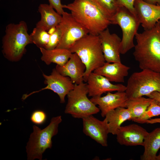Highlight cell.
<instances>
[{"instance_id":"obj_1","label":"cell","mask_w":160,"mask_h":160,"mask_svg":"<svg viewBox=\"0 0 160 160\" xmlns=\"http://www.w3.org/2000/svg\"><path fill=\"white\" fill-rule=\"evenodd\" d=\"M133 55L141 70L160 73V20L152 28L135 36Z\"/></svg>"},{"instance_id":"obj_2","label":"cell","mask_w":160,"mask_h":160,"mask_svg":"<svg viewBox=\"0 0 160 160\" xmlns=\"http://www.w3.org/2000/svg\"><path fill=\"white\" fill-rule=\"evenodd\" d=\"M63 6L89 34L98 35L111 24L110 17L94 0H74Z\"/></svg>"},{"instance_id":"obj_3","label":"cell","mask_w":160,"mask_h":160,"mask_svg":"<svg viewBox=\"0 0 160 160\" xmlns=\"http://www.w3.org/2000/svg\"><path fill=\"white\" fill-rule=\"evenodd\" d=\"M26 22L21 21L18 23L7 25L2 39V52L9 60H20L26 51V47L32 42L28 33Z\"/></svg>"},{"instance_id":"obj_4","label":"cell","mask_w":160,"mask_h":160,"mask_svg":"<svg viewBox=\"0 0 160 160\" xmlns=\"http://www.w3.org/2000/svg\"><path fill=\"white\" fill-rule=\"evenodd\" d=\"M69 50L76 53L85 65L84 79L85 82L91 73L105 62L99 35L88 34L76 42Z\"/></svg>"},{"instance_id":"obj_5","label":"cell","mask_w":160,"mask_h":160,"mask_svg":"<svg viewBox=\"0 0 160 160\" xmlns=\"http://www.w3.org/2000/svg\"><path fill=\"white\" fill-rule=\"evenodd\" d=\"M62 121L61 116H59L52 117L49 124L43 129L33 126V131L26 147L28 160L42 159L45 150L52 148V138L58 133L59 125Z\"/></svg>"},{"instance_id":"obj_6","label":"cell","mask_w":160,"mask_h":160,"mask_svg":"<svg viewBox=\"0 0 160 160\" xmlns=\"http://www.w3.org/2000/svg\"><path fill=\"white\" fill-rule=\"evenodd\" d=\"M88 93L87 83L75 84L73 89L67 95L65 113L75 118L83 119L99 113L100 109L88 98Z\"/></svg>"},{"instance_id":"obj_7","label":"cell","mask_w":160,"mask_h":160,"mask_svg":"<svg viewBox=\"0 0 160 160\" xmlns=\"http://www.w3.org/2000/svg\"><path fill=\"white\" fill-rule=\"evenodd\" d=\"M142 70L132 73L128 79L125 91L128 98L147 96L155 91L160 93V73Z\"/></svg>"},{"instance_id":"obj_8","label":"cell","mask_w":160,"mask_h":160,"mask_svg":"<svg viewBox=\"0 0 160 160\" xmlns=\"http://www.w3.org/2000/svg\"><path fill=\"white\" fill-rule=\"evenodd\" d=\"M111 24L118 25L122 33L120 48L121 54H125L134 47V38L140 24L137 17L124 7H120L111 20Z\"/></svg>"},{"instance_id":"obj_9","label":"cell","mask_w":160,"mask_h":160,"mask_svg":"<svg viewBox=\"0 0 160 160\" xmlns=\"http://www.w3.org/2000/svg\"><path fill=\"white\" fill-rule=\"evenodd\" d=\"M58 25L61 32L60 41L56 48L69 50L77 41L89 34L88 31L73 17L64 12Z\"/></svg>"},{"instance_id":"obj_10","label":"cell","mask_w":160,"mask_h":160,"mask_svg":"<svg viewBox=\"0 0 160 160\" xmlns=\"http://www.w3.org/2000/svg\"><path fill=\"white\" fill-rule=\"evenodd\" d=\"M43 76L45 79L44 83L47 84L46 86L28 94L24 95L22 99L24 100L33 94L48 89L51 90L56 93L59 97L60 103H64L65 101V96L74 87L75 84L70 78L62 75L57 71L55 68L53 69L50 75H47L43 73Z\"/></svg>"},{"instance_id":"obj_11","label":"cell","mask_w":160,"mask_h":160,"mask_svg":"<svg viewBox=\"0 0 160 160\" xmlns=\"http://www.w3.org/2000/svg\"><path fill=\"white\" fill-rule=\"evenodd\" d=\"M82 119L84 133L102 146H107L108 135L109 133L106 119L100 120L93 115Z\"/></svg>"},{"instance_id":"obj_12","label":"cell","mask_w":160,"mask_h":160,"mask_svg":"<svg viewBox=\"0 0 160 160\" xmlns=\"http://www.w3.org/2000/svg\"><path fill=\"white\" fill-rule=\"evenodd\" d=\"M86 82L88 96L92 97L101 96L106 92H125L126 89V86L113 84L104 76L94 72L90 74Z\"/></svg>"},{"instance_id":"obj_13","label":"cell","mask_w":160,"mask_h":160,"mask_svg":"<svg viewBox=\"0 0 160 160\" xmlns=\"http://www.w3.org/2000/svg\"><path fill=\"white\" fill-rule=\"evenodd\" d=\"M149 132L136 124L121 126L116 134L117 141L120 145L127 146H143Z\"/></svg>"},{"instance_id":"obj_14","label":"cell","mask_w":160,"mask_h":160,"mask_svg":"<svg viewBox=\"0 0 160 160\" xmlns=\"http://www.w3.org/2000/svg\"><path fill=\"white\" fill-rule=\"evenodd\" d=\"M99 35L105 62H121L120 55L121 39L116 34L111 33L108 28Z\"/></svg>"},{"instance_id":"obj_15","label":"cell","mask_w":160,"mask_h":160,"mask_svg":"<svg viewBox=\"0 0 160 160\" xmlns=\"http://www.w3.org/2000/svg\"><path fill=\"white\" fill-rule=\"evenodd\" d=\"M134 7L144 30L152 28L160 20V5L148 4L143 0H136Z\"/></svg>"},{"instance_id":"obj_16","label":"cell","mask_w":160,"mask_h":160,"mask_svg":"<svg viewBox=\"0 0 160 160\" xmlns=\"http://www.w3.org/2000/svg\"><path fill=\"white\" fill-rule=\"evenodd\" d=\"M128 99L125 92L117 91L113 93L108 92L104 96L92 97L90 99L98 105L101 115L104 117L109 112L118 108H126Z\"/></svg>"},{"instance_id":"obj_17","label":"cell","mask_w":160,"mask_h":160,"mask_svg":"<svg viewBox=\"0 0 160 160\" xmlns=\"http://www.w3.org/2000/svg\"><path fill=\"white\" fill-rule=\"evenodd\" d=\"M55 69L62 75L70 77L74 84H79L84 81L86 67L76 53H72L65 64L62 66L57 65Z\"/></svg>"},{"instance_id":"obj_18","label":"cell","mask_w":160,"mask_h":160,"mask_svg":"<svg viewBox=\"0 0 160 160\" xmlns=\"http://www.w3.org/2000/svg\"><path fill=\"white\" fill-rule=\"evenodd\" d=\"M130 68L120 63L105 62L93 72L101 75L111 82L124 83V78L128 74Z\"/></svg>"},{"instance_id":"obj_19","label":"cell","mask_w":160,"mask_h":160,"mask_svg":"<svg viewBox=\"0 0 160 160\" xmlns=\"http://www.w3.org/2000/svg\"><path fill=\"white\" fill-rule=\"evenodd\" d=\"M38 11L41 15V19L36 27L48 31L51 28L58 25L61 22L62 15H60L49 4H41Z\"/></svg>"},{"instance_id":"obj_20","label":"cell","mask_w":160,"mask_h":160,"mask_svg":"<svg viewBox=\"0 0 160 160\" xmlns=\"http://www.w3.org/2000/svg\"><path fill=\"white\" fill-rule=\"evenodd\" d=\"M105 117L108 123L109 133L113 135H116L123 123L132 119L129 110L126 108L122 107L109 112Z\"/></svg>"},{"instance_id":"obj_21","label":"cell","mask_w":160,"mask_h":160,"mask_svg":"<svg viewBox=\"0 0 160 160\" xmlns=\"http://www.w3.org/2000/svg\"><path fill=\"white\" fill-rule=\"evenodd\" d=\"M143 146L144 151L140 156V160H156L157 153L160 148V127L149 132Z\"/></svg>"},{"instance_id":"obj_22","label":"cell","mask_w":160,"mask_h":160,"mask_svg":"<svg viewBox=\"0 0 160 160\" xmlns=\"http://www.w3.org/2000/svg\"><path fill=\"white\" fill-rule=\"evenodd\" d=\"M39 49L42 54L41 59L47 65L53 63L58 65H63L68 61L72 54L69 50L64 49L56 48L50 50L42 48Z\"/></svg>"},{"instance_id":"obj_23","label":"cell","mask_w":160,"mask_h":160,"mask_svg":"<svg viewBox=\"0 0 160 160\" xmlns=\"http://www.w3.org/2000/svg\"><path fill=\"white\" fill-rule=\"evenodd\" d=\"M153 99L143 96L128 98L127 108L130 113L132 120L141 116L150 105Z\"/></svg>"},{"instance_id":"obj_24","label":"cell","mask_w":160,"mask_h":160,"mask_svg":"<svg viewBox=\"0 0 160 160\" xmlns=\"http://www.w3.org/2000/svg\"><path fill=\"white\" fill-rule=\"evenodd\" d=\"M30 36L32 43L39 48L45 49L49 42L50 35L47 31L36 27Z\"/></svg>"},{"instance_id":"obj_25","label":"cell","mask_w":160,"mask_h":160,"mask_svg":"<svg viewBox=\"0 0 160 160\" xmlns=\"http://www.w3.org/2000/svg\"><path fill=\"white\" fill-rule=\"evenodd\" d=\"M159 115H160V106L158 105L153 99L143 114L140 117L135 119L132 121L140 124L145 123L146 121L153 117Z\"/></svg>"},{"instance_id":"obj_26","label":"cell","mask_w":160,"mask_h":160,"mask_svg":"<svg viewBox=\"0 0 160 160\" xmlns=\"http://www.w3.org/2000/svg\"><path fill=\"white\" fill-rule=\"evenodd\" d=\"M110 17L116 13L120 7L117 0H94Z\"/></svg>"},{"instance_id":"obj_27","label":"cell","mask_w":160,"mask_h":160,"mask_svg":"<svg viewBox=\"0 0 160 160\" xmlns=\"http://www.w3.org/2000/svg\"><path fill=\"white\" fill-rule=\"evenodd\" d=\"M61 38V32L58 25L56 27L55 31L50 34L49 42L45 49L50 50L56 48L60 41Z\"/></svg>"},{"instance_id":"obj_28","label":"cell","mask_w":160,"mask_h":160,"mask_svg":"<svg viewBox=\"0 0 160 160\" xmlns=\"http://www.w3.org/2000/svg\"><path fill=\"white\" fill-rule=\"evenodd\" d=\"M47 119L45 113L41 110H36L34 111L31 116V120L33 123L40 125L44 124Z\"/></svg>"},{"instance_id":"obj_29","label":"cell","mask_w":160,"mask_h":160,"mask_svg":"<svg viewBox=\"0 0 160 160\" xmlns=\"http://www.w3.org/2000/svg\"><path fill=\"white\" fill-rule=\"evenodd\" d=\"M135 0H117V1L119 7H125L132 14L137 17L134 7V4Z\"/></svg>"},{"instance_id":"obj_30","label":"cell","mask_w":160,"mask_h":160,"mask_svg":"<svg viewBox=\"0 0 160 160\" xmlns=\"http://www.w3.org/2000/svg\"><path fill=\"white\" fill-rule=\"evenodd\" d=\"M48 0L49 4L55 9L57 13L62 15L65 11L63 9V5L61 3V0Z\"/></svg>"},{"instance_id":"obj_31","label":"cell","mask_w":160,"mask_h":160,"mask_svg":"<svg viewBox=\"0 0 160 160\" xmlns=\"http://www.w3.org/2000/svg\"><path fill=\"white\" fill-rule=\"evenodd\" d=\"M147 97L155 100L157 104L160 106V93L156 91L148 95Z\"/></svg>"},{"instance_id":"obj_32","label":"cell","mask_w":160,"mask_h":160,"mask_svg":"<svg viewBox=\"0 0 160 160\" xmlns=\"http://www.w3.org/2000/svg\"><path fill=\"white\" fill-rule=\"evenodd\" d=\"M158 123H160V118L151 119L146 121L145 123L149 124H154Z\"/></svg>"},{"instance_id":"obj_33","label":"cell","mask_w":160,"mask_h":160,"mask_svg":"<svg viewBox=\"0 0 160 160\" xmlns=\"http://www.w3.org/2000/svg\"><path fill=\"white\" fill-rule=\"evenodd\" d=\"M148 4L160 5V0H143Z\"/></svg>"},{"instance_id":"obj_34","label":"cell","mask_w":160,"mask_h":160,"mask_svg":"<svg viewBox=\"0 0 160 160\" xmlns=\"http://www.w3.org/2000/svg\"><path fill=\"white\" fill-rule=\"evenodd\" d=\"M156 160H160V152L158 155H157Z\"/></svg>"}]
</instances>
